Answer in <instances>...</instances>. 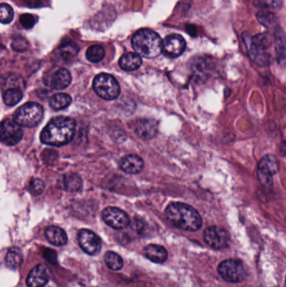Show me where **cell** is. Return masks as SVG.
<instances>
[{
    "label": "cell",
    "mask_w": 286,
    "mask_h": 287,
    "mask_svg": "<svg viewBox=\"0 0 286 287\" xmlns=\"http://www.w3.org/2000/svg\"><path fill=\"white\" fill-rule=\"evenodd\" d=\"M282 4V0H254V6L263 10H278Z\"/></svg>",
    "instance_id": "4dcf8cb0"
},
{
    "label": "cell",
    "mask_w": 286,
    "mask_h": 287,
    "mask_svg": "<svg viewBox=\"0 0 286 287\" xmlns=\"http://www.w3.org/2000/svg\"><path fill=\"white\" fill-rule=\"evenodd\" d=\"M205 242L214 249H224L230 243V235L221 227L212 226L204 232Z\"/></svg>",
    "instance_id": "7c38bea8"
},
{
    "label": "cell",
    "mask_w": 286,
    "mask_h": 287,
    "mask_svg": "<svg viewBox=\"0 0 286 287\" xmlns=\"http://www.w3.org/2000/svg\"><path fill=\"white\" fill-rule=\"evenodd\" d=\"M29 42L22 36L14 38L12 43V48L16 52H25L28 49Z\"/></svg>",
    "instance_id": "836d02e7"
},
{
    "label": "cell",
    "mask_w": 286,
    "mask_h": 287,
    "mask_svg": "<svg viewBox=\"0 0 286 287\" xmlns=\"http://www.w3.org/2000/svg\"><path fill=\"white\" fill-rule=\"evenodd\" d=\"M102 218L105 224L117 230L125 229L130 224L128 215L118 208L107 207L102 212Z\"/></svg>",
    "instance_id": "30bf717a"
},
{
    "label": "cell",
    "mask_w": 286,
    "mask_h": 287,
    "mask_svg": "<svg viewBox=\"0 0 286 287\" xmlns=\"http://www.w3.org/2000/svg\"><path fill=\"white\" fill-rule=\"evenodd\" d=\"M219 275L228 282H241L246 276V269L242 261L237 259H226L217 268Z\"/></svg>",
    "instance_id": "52a82bcc"
},
{
    "label": "cell",
    "mask_w": 286,
    "mask_h": 287,
    "mask_svg": "<svg viewBox=\"0 0 286 287\" xmlns=\"http://www.w3.org/2000/svg\"><path fill=\"white\" fill-rule=\"evenodd\" d=\"M186 49V41L182 35H170L165 38L162 45V52L170 58H177Z\"/></svg>",
    "instance_id": "4fadbf2b"
},
{
    "label": "cell",
    "mask_w": 286,
    "mask_h": 287,
    "mask_svg": "<svg viewBox=\"0 0 286 287\" xmlns=\"http://www.w3.org/2000/svg\"><path fill=\"white\" fill-rule=\"evenodd\" d=\"M165 217L178 229L194 232L203 226V219L195 208L186 203H174L168 206Z\"/></svg>",
    "instance_id": "7a4b0ae2"
},
{
    "label": "cell",
    "mask_w": 286,
    "mask_h": 287,
    "mask_svg": "<svg viewBox=\"0 0 286 287\" xmlns=\"http://www.w3.org/2000/svg\"><path fill=\"white\" fill-rule=\"evenodd\" d=\"M279 161L272 154H267L259 161L258 178L261 184L270 187L273 183V175L279 171Z\"/></svg>",
    "instance_id": "ba28073f"
},
{
    "label": "cell",
    "mask_w": 286,
    "mask_h": 287,
    "mask_svg": "<svg viewBox=\"0 0 286 287\" xmlns=\"http://www.w3.org/2000/svg\"><path fill=\"white\" fill-rule=\"evenodd\" d=\"M279 151L282 156H286V141L285 142L282 143L280 146H279Z\"/></svg>",
    "instance_id": "8d00e7d4"
},
{
    "label": "cell",
    "mask_w": 286,
    "mask_h": 287,
    "mask_svg": "<svg viewBox=\"0 0 286 287\" xmlns=\"http://www.w3.org/2000/svg\"><path fill=\"white\" fill-rule=\"evenodd\" d=\"M120 167L128 174H138L144 168V161L137 154H128L120 161Z\"/></svg>",
    "instance_id": "ac0fdd59"
},
{
    "label": "cell",
    "mask_w": 286,
    "mask_h": 287,
    "mask_svg": "<svg viewBox=\"0 0 286 287\" xmlns=\"http://www.w3.org/2000/svg\"><path fill=\"white\" fill-rule=\"evenodd\" d=\"M29 8H37L40 5V0H22Z\"/></svg>",
    "instance_id": "d590c367"
},
{
    "label": "cell",
    "mask_w": 286,
    "mask_h": 287,
    "mask_svg": "<svg viewBox=\"0 0 286 287\" xmlns=\"http://www.w3.org/2000/svg\"><path fill=\"white\" fill-rule=\"evenodd\" d=\"M79 246L86 255L95 256L100 253L102 241L99 236L89 229L80 230L77 235Z\"/></svg>",
    "instance_id": "9c48e42d"
},
{
    "label": "cell",
    "mask_w": 286,
    "mask_h": 287,
    "mask_svg": "<svg viewBox=\"0 0 286 287\" xmlns=\"http://www.w3.org/2000/svg\"><path fill=\"white\" fill-rule=\"evenodd\" d=\"M76 123L72 118L59 116L51 119L40 134V140L46 145L62 146L74 137Z\"/></svg>",
    "instance_id": "6da1fadb"
},
{
    "label": "cell",
    "mask_w": 286,
    "mask_h": 287,
    "mask_svg": "<svg viewBox=\"0 0 286 287\" xmlns=\"http://www.w3.org/2000/svg\"><path fill=\"white\" fill-rule=\"evenodd\" d=\"M51 277V270L48 266L39 264L30 271L26 279V285L28 287H44L49 282Z\"/></svg>",
    "instance_id": "5bb4252c"
},
{
    "label": "cell",
    "mask_w": 286,
    "mask_h": 287,
    "mask_svg": "<svg viewBox=\"0 0 286 287\" xmlns=\"http://www.w3.org/2000/svg\"><path fill=\"white\" fill-rule=\"evenodd\" d=\"M245 42L248 47L249 55L256 63L265 65L270 62V55L266 52L272 43V39L270 35L266 33L258 34L251 36L249 40L245 37Z\"/></svg>",
    "instance_id": "277c9868"
},
{
    "label": "cell",
    "mask_w": 286,
    "mask_h": 287,
    "mask_svg": "<svg viewBox=\"0 0 286 287\" xmlns=\"http://www.w3.org/2000/svg\"><path fill=\"white\" fill-rule=\"evenodd\" d=\"M14 18V10L10 5L2 4L0 5V21L2 24H9Z\"/></svg>",
    "instance_id": "1f68e13d"
},
{
    "label": "cell",
    "mask_w": 286,
    "mask_h": 287,
    "mask_svg": "<svg viewBox=\"0 0 286 287\" xmlns=\"http://www.w3.org/2000/svg\"><path fill=\"white\" fill-rule=\"evenodd\" d=\"M72 103V98L67 94H56L50 99V106L56 111L67 108Z\"/></svg>",
    "instance_id": "cb8c5ba5"
},
{
    "label": "cell",
    "mask_w": 286,
    "mask_h": 287,
    "mask_svg": "<svg viewBox=\"0 0 286 287\" xmlns=\"http://www.w3.org/2000/svg\"><path fill=\"white\" fill-rule=\"evenodd\" d=\"M104 261L107 268L112 271H119L123 268V261L122 257L114 251H107L105 254Z\"/></svg>",
    "instance_id": "d4e9b609"
},
{
    "label": "cell",
    "mask_w": 286,
    "mask_h": 287,
    "mask_svg": "<svg viewBox=\"0 0 286 287\" xmlns=\"http://www.w3.org/2000/svg\"><path fill=\"white\" fill-rule=\"evenodd\" d=\"M71 82H72V75L69 73V71L61 68L55 72L50 77L48 85L51 89L61 90L68 87L70 85Z\"/></svg>",
    "instance_id": "2e32d148"
},
{
    "label": "cell",
    "mask_w": 286,
    "mask_h": 287,
    "mask_svg": "<svg viewBox=\"0 0 286 287\" xmlns=\"http://www.w3.org/2000/svg\"><path fill=\"white\" fill-rule=\"evenodd\" d=\"M44 116V108L37 103H27L14 112V120L20 126H37Z\"/></svg>",
    "instance_id": "5b68a950"
},
{
    "label": "cell",
    "mask_w": 286,
    "mask_h": 287,
    "mask_svg": "<svg viewBox=\"0 0 286 287\" xmlns=\"http://www.w3.org/2000/svg\"><path fill=\"white\" fill-rule=\"evenodd\" d=\"M93 89L104 100H114L120 94V86L115 77L107 73L98 74L93 80Z\"/></svg>",
    "instance_id": "8992f818"
},
{
    "label": "cell",
    "mask_w": 286,
    "mask_h": 287,
    "mask_svg": "<svg viewBox=\"0 0 286 287\" xmlns=\"http://www.w3.org/2000/svg\"><path fill=\"white\" fill-rule=\"evenodd\" d=\"M29 189L31 191V193L35 196H39L40 194L43 193L45 190V183L43 181L40 180L39 178H34L30 182L29 185Z\"/></svg>",
    "instance_id": "d6a6232c"
},
{
    "label": "cell",
    "mask_w": 286,
    "mask_h": 287,
    "mask_svg": "<svg viewBox=\"0 0 286 287\" xmlns=\"http://www.w3.org/2000/svg\"><path fill=\"white\" fill-rule=\"evenodd\" d=\"M59 52L63 59L69 60L77 56V53L79 52V47L76 43L69 40L61 45L59 48Z\"/></svg>",
    "instance_id": "83f0119b"
},
{
    "label": "cell",
    "mask_w": 286,
    "mask_h": 287,
    "mask_svg": "<svg viewBox=\"0 0 286 287\" xmlns=\"http://www.w3.org/2000/svg\"><path fill=\"white\" fill-rule=\"evenodd\" d=\"M144 256L150 261L156 264H161L167 259V250L161 245H146L143 250Z\"/></svg>",
    "instance_id": "e0dca14e"
},
{
    "label": "cell",
    "mask_w": 286,
    "mask_h": 287,
    "mask_svg": "<svg viewBox=\"0 0 286 287\" xmlns=\"http://www.w3.org/2000/svg\"><path fill=\"white\" fill-rule=\"evenodd\" d=\"M119 67L124 71L137 70L142 65V58L137 53H126L119 59Z\"/></svg>",
    "instance_id": "ffe728a7"
},
{
    "label": "cell",
    "mask_w": 286,
    "mask_h": 287,
    "mask_svg": "<svg viewBox=\"0 0 286 287\" xmlns=\"http://www.w3.org/2000/svg\"><path fill=\"white\" fill-rule=\"evenodd\" d=\"M137 136L143 140H150L157 135L158 123L153 119H140L135 126Z\"/></svg>",
    "instance_id": "9a60e30c"
},
{
    "label": "cell",
    "mask_w": 286,
    "mask_h": 287,
    "mask_svg": "<svg viewBox=\"0 0 286 287\" xmlns=\"http://www.w3.org/2000/svg\"><path fill=\"white\" fill-rule=\"evenodd\" d=\"M105 56V51L102 47L95 45L89 47L86 52V57L90 62L98 63L102 61Z\"/></svg>",
    "instance_id": "f546056e"
},
{
    "label": "cell",
    "mask_w": 286,
    "mask_h": 287,
    "mask_svg": "<svg viewBox=\"0 0 286 287\" xmlns=\"http://www.w3.org/2000/svg\"><path fill=\"white\" fill-rule=\"evenodd\" d=\"M64 187L71 192H78L82 188V180L77 174H70L64 178Z\"/></svg>",
    "instance_id": "484cf974"
},
{
    "label": "cell",
    "mask_w": 286,
    "mask_h": 287,
    "mask_svg": "<svg viewBox=\"0 0 286 287\" xmlns=\"http://www.w3.org/2000/svg\"><path fill=\"white\" fill-rule=\"evenodd\" d=\"M285 281H286V280H285Z\"/></svg>",
    "instance_id": "74e56055"
},
{
    "label": "cell",
    "mask_w": 286,
    "mask_h": 287,
    "mask_svg": "<svg viewBox=\"0 0 286 287\" xmlns=\"http://www.w3.org/2000/svg\"><path fill=\"white\" fill-rule=\"evenodd\" d=\"M258 21L266 28H272L278 25V18L275 14L267 10H262L256 14Z\"/></svg>",
    "instance_id": "4316f807"
},
{
    "label": "cell",
    "mask_w": 286,
    "mask_h": 287,
    "mask_svg": "<svg viewBox=\"0 0 286 287\" xmlns=\"http://www.w3.org/2000/svg\"><path fill=\"white\" fill-rule=\"evenodd\" d=\"M22 98H23L22 92L17 89H9L7 91H5V94L3 95L5 104L10 107L16 105L17 103L20 102Z\"/></svg>",
    "instance_id": "f1b7e54d"
},
{
    "label": "cell",
    "mask_w": 286,
    "mask_h": 287,
    "mask_svg": "<svg viewBox=\"0 0 286 287\" xmlns=\"http://www.w3.org/2000/svg\"><path fill=\"white\" fill-rule=\"evenodd\" d=\"M45 235L48 242L55 246L60 247L68 244V234L60 227H47L45 231Z\"/></svg>",
    "instance_id": "d6986e66"
},
{
    "label": "cell",
    "mask_w": 286,
    "mask_h": 287,
    "mask_svg": "<svg viewBox=\"0 0 286 287\" xmlns=\"http://www.w3.org/2000/svg\"><path fill=\"white\" fill-rule=\"evenodd\" d=\"M212 61L206 57H199L192 63V73L196 79H200L206 77L212 69Z\"/></svg>",
    "instance_id": "7402d4cb"
},
{
    "label": "cell",
    "mask_w": 286,
    "mask_h": 287,
    "mask_svg": "<svg viewBox=\"0 0 286 287\" xmlns=\"http://www.w3.org/2000/svg\"><path fill=\"white\" fill-rule=\"evenodd\" d=\"M5 266L10 270H17L23 263V253L18 247H11L5 255Z\"/></svg>",
    "instance_id": "44dd1931"
},
{
    "label": "cell",
    "mask_w": 286,
    "mask_h": 287,
    "mask_svg": "<svg viewBox=\"0 0 286 287\" xmlns=\"http://www.w3.org/2000/svg\"><path fill=\"white\" fill-rule=\"evenodd\" d=\"M131 43L135 52L144 58H155L162 52L163 40L159 34L149 29L135 33Z\"/></svg>",
    "instance_id": "3957f363"
},
{
    "label": "cell",
    "mask_w": 286,
    "mask_h": 287,
    "mask_svg": "<svg viewBox=\"0 0 286 287\" xmlns=\"http://www.w3.org/2000/svg\"><path fill=\"white\" fill-rule=\"evenodd\" d=\"M0 132L1 141L5 145L10 146L17 145L23 138L24 133L20 125L12 119H6L3 120Z\"/></svg>",
    "instance_id": "8fae6325"
},
{
    "label": "cell",
    "mask_w": 286,
    "mask_h": 287,
    "mask_svg": "<svg viewBox=\"0 0 286 287\" xmlns=\"http://www.w3.org/2000/svg\"><path fill=\"white\" fill-rule=\"evenodd\" d=\"M19 21L24 28L31 29L36 23V18L32 14H25L21 15Z\"/></svg>",
    "instance_id": "e575fe53"
},
{
    "label": "cell",
    "mask_w": 286,
    "mask_h": 287,
    "mask_svg": "<svg viewBox=\"0 0 286 287\" xmlns=\"http://www.w3.org/2000/svg\"><path fill=\"white\" fill-rule=\"evenodd\" d=\"M275 49L279 61L286 60V38L284 31L277 27L275 31Z\"/></svg>",
    "instance_id": "603a6c76"
}]
</instances>
